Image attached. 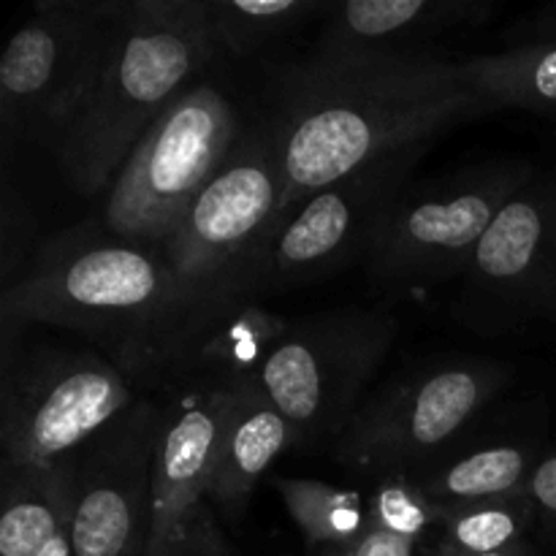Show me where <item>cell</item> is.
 Listing matches in <instances>:
<instances>
[{
  "label": "cell",
  "instance_id": "obj_1",
  "mask_svg": "<svg viewBox=\"0 0 556 556\" xmlns=\"http://www.w3.org/2000/svg\"><path fill=\"white\" fill-rule=\"evenodd\" d=\"M486 112L459 60L315 58L293 71L275 125L286 174V217L326 185L378 157L427 144L434 134ZM282 217V220H286Z\"/></svg>",
  "mask_w": 556,
  "mask_h": 556
},
{
  "label": "cell",
  "instance_id": "obj_2",
  "mask_svg": "<svg viewBox=\"0 0 556 556\" xmlns=\"http://www.w3.org/2000/svg\"><path fill=\"white\" fill-rule=\"evenodd\" d=\"M210 309L172 275L161 250L76 231L5 286L0 324L5 337L27 324L81 331L147 364L182 356Z\"/></svg>",
  "mask_w": 556,
  "mask_h": 556
},
{
  "label": "cell",
  "instance_id": "obj_3",
  "mask_svg": "<svg viewBox=\"0 0 556 556\" xmlns=\"http://www.w3.org/2000/svg\"><path fill=\"white\" fill-rule=\"evenodd\" d=\"M212 60L201 0L114 3L96 79L52 144L76 193L112 188L141 136Z\"/></svg>",
  "mask_w": 556,
  "mask_h": 556
},
{
  "label": "cell",
  "instance_id": "obj_4",
  "mask_svg": "<svg viewBox=\"0 0 556 556\" xmlns=\"http://www.w3.org/2000/svg\"><path fill=\"white\" fill-rule=\"evenodd\" d=\"M239 139L231 101L210 81H193L152 123L119 168L103 204L106 233L163 250Z\"/></svg>",
  "mask_w": 556,
  "mask_h": 556
},
{
  "label": "cell",
  "instance_id": "obj_5",
  "mask_svg": "<svg viewBox=\"0 0 556 556\" xmlns=\"http://www.w3.org/2000/svg\"><path fill=\"white\" fill-rule=\"evenodd\" d=\"M400 324L386 309H337L291 320L250 378L291 424L296 445L337 443Z\"/></svg>",
  "mask_w": 556,
  "mask_h": 556
},
{
  "label": "cell",
  "instance_id": "obj_6",
  "mask_svg": "<svg viewBox=\"0 0 556 556\" xmlns=\"http://www.w3.org/2000/svg\"><path fill=\"white\" fill-rule=\"evenodd\" d=\"M510 380L514 367L489 358L407 369L362 405L334 443V459L372 481L413 476L454 448Z\"/></svg>",
  "mask_w": 556,
  "mask_h": 556
},
{
  "label": "cell",
  "instance_id": "obj_7",
  "mask_svg": "<svg viewBox=\"0 0 556 556\" xmlns=\"http://www.w3.org/2000/svg\"><path fill=\"white\" fill-rule=\"evenodd\" d=\"M535 174L525 161H500L405 190L364 255L367 271L389 291L459 280L494 217Z\"/></svg>",
  "mask_w": 556,
  "mask_h": 556
},
{
  "label": "cell",
  "instance_id": "obj_8",
  "mask_svg": "<svg viewBox=\"0 0 556 556\" xmlns=\"http://www.w3.org/2000/svg\"><path fill=\"white\" fill-rule=\"evenodd\" d=\"M286 217V174L275 125L242 136L220 172L195 195L163 244L172 275L199 302L217 307L239 266Z\"/></svg>",
  "mask_w": 556,
  "mask_h": 556
},
{
  "label": "cell",
  "instance_id": "obj_9",
  "mask_svg": "<svg viewBox=\"0 0 556 556\" xmlns=\"http://www.w3.org/2000/svg\"><path fill=\"white\" fill-rule=\"evenodd\" d=\"M117 0H47L14 30L0 60L3 152L52 150L101 65Z\"/></svg>",
  "mask_w": 556,
  "mask_h": 556
},
{
  "label": "cell",
  "instance_id": "obj_10",
  "mask_svg": "<svg viewBox=\"0 0 556 556\" xmlns=\"http://www.w3.org/2000/svg\"><path fill=\"white\" fill-rule=\"evenodd\" d=\"M424 150L427 144L378 157L302 201L253 258L239 266L226 288V302H237L244 293L309 286L367 255Z\"/></svg>",
  "mask_w": 556,
  "mask_h": 556
},
{
  "label": "cell",
  "instance_id": "obj_11",
  "mask_svg": "<svg viewBox=\"0 0 556 556\" xmlns=\"http://www.w3.org/2000/svg\"><path fill=\"white\" fill-rule=\"evenodd\" d=\"M134 402L123 369L98 353L36 345L3 356V465H60Z\"/></svg>",
  "mask_w": 556,
  "mask_h": 556
},
{
  "label": "cell",
  "instance_id": "obj_12",
  "mask_svg": "<svg viewBox=\"0 0 556 556\" xmlns=\"http://www.w3.org/2000/svg\"><path fill=\"white\" fill-rule=\"evenodd\" d=\"M454 318L481 337L556 320V172H538L478 242Z\"/></svg>",
  "mask_w": 556,
  "mask_h": 556
},
{
  "label": "cell",
  "instance_id": "obj_13",
  "mask_svg": "<svg viewBox=\"0 0 556 556\" xmlns=\"http://www.w3.org/2000/svg\"><path fill=\"white\" fill-rule=\"evenodd\" d=\"M163 407L136 400L65 459L76 556H147Z\"/></svg>",
  "mask_w": 556,
  "mask_h": 556
},
{
  "label": "cell",
  "instance_id": "obj_14",
  "mask_svg": "<svg viewBox=\"0 0 556 556\" xmlns=\"http://www.w3.org/2000/svg\"><path fill=\"white\" fill-rule=\"evenodd\" d=\"M231 402V383L217 380L210 386H195L182 400L163 407L147 556L161 554L185 519L206 500Z\"/></svg>",
  "mask_w": 556,
  "mask_h": 556
},
{
  "label": "cell",
  "instance_id": "obj_15",
  "mask_svg": "<svg viewBox=\"0 0 556 556\" xmlns=\"http://www.w3.org/2000/svg\"><path fill=\"white\" fill-rule=\"evenodd\" d=\"M500 11L489 0H345L324 16L315 58L424 54L418 43L459 27H481Z\"/></svg>",
  "mask_w": 556,
  "mask_h": 556
},
{
  "label": "cell",
  "instance_id": "obj_16",
  "mask_svg": "<svg viewBox=\"0 0 556 556\" xmlns=\"http://www.w3.org/2000/svg\"><path fill=\"white\" fill-rule=\"evenodd\" d=\"M228 383L233 389V402L206 500L228 519H239L248 508L255 483L266 476L277 456L296 445V438L291 424L277 413L253 378H237Z\"/></svg>",
  "mask_w": 556,
  "mask_h": 556
},
{
  "label": "cell",
  "instance_id": "obj_17",
  "mask_svg": "<svg viewBox=\"0 0 556 556\" xmlns=\"http://www.w3.org/2000/svg\"><path fill=\"white\" fill-rule=\"evenodd\" d=\"M541 456L530 440H483L467 448L445 451L440 459L407 478L427 494L445 521L448 514L470 505L527 492Z\"/></svg>",
  "mask_w": 556,
  "mask_h": 556
},
{
  "label": "cell",
  "instance_id": "obj_18",
  "mask_svg": "<svg viewBox=\"0 0 556 556\" xmlns=\"http://www.w3.org/2000/svg\"><path fill=\"white\" fill-rule=\"evenodd\" d=\"M459 74L486 112L519 109L556 117V38L459 60Z\"/></svg>",
  "mask_w": 556,
  "mask_h": 556
},
{
  "label": "cell",
  "instance_id": "obj_19",
  "mask_svg": "<svg viewBox=\"0 0 556 556\" xmlns=\"http://www.w3.org/2000/svg\"><path fill=\"white\" fill-rule=\"evenodd\" d=\"M0 503V556H38L63 527L71 525L68 465H3Z\"/></svg>",
  "mask_w": 556,
  "mask_h": 556
},
{
  "label": "cell",
  "instance_id": "obj_20",
  "mask_svg": "<svg viewBox=\"0 0 556 556\" xmlns=\"http://www.w3.org/2000/svg\"><path fill=\"white\" fill-rule=\"evenodd\" d=\"M320 0H201L206 30L223 54H248L329 14Z\"/></svg>",
  "mask_w": 556,
  "mask_h": 556
},
{
  "label": "cell",
  "instance_id": "obj_21",
  "mask_svg": "<svg viewBox=\"0 0 556 556\" xmlns=\"http://www.w3.org/2000/svg\"><path fill=\"white\" fill-rule=\"evenodd\" d=\"M275 486L313 554L348 546L372 527L367 497L358 492L313 478H277Z\"/></svg>",
  "mask_w": 556,
  "mask_h": 556
},
{
  "label": "cell",
  "instance_id": "obj_22",
  "mask_svg": "<svg viewBox=\"0 0 556 556\" xmlns=\"http://www.w3.org/2000/svg\"><path fill=\"white\" fill-rule=\"evenodd\" d=\"M532 525H538V516L530 500V489H527L514 497L489 500V503L470 505V508L445 516L438 548L454 556L505 552V548L525 543Z\"/></svg>",
  "mask_w": 556,
  "mask_h": 556
},
{
  "label": "cell",
  "instance_id": "obj_23",
  "mask_svg": "<svg viewBox=\"0 0 556 556\" xmlns=\"http://www.w3.org/2000/svg\"><path fill=\"white\" fill-rule=\"evenodd\" d=\"M375 483H378V489H375L372 497H367L372 527L410 538L416 543L421 541L427 530L443 527L440 510L429 503L427 494L410 478H383V481Z\"/></svg>",
  "mask_w": 556,
  "mask_h": 556
},
{
  "label": "cell",
  "instance_id": "obj_24",
  "mask_svg": "<svg viewBox=\"0 0 556 556\" xmlns=\"http://www.w3.org/2000/svg\"><path fill=\"white\" fill-rule=\"evenodd\" d=\"M157 556H231L228 554L226 538H223L220 527H217L215 514H212L210 500H204L185 519L177 535L163 546V552Z\"/></svg>",
  "mask_w": 556,
  "mask_h": 556
},
{
  "label": "cell",
  "instance_id": "obj_25",
  "mask_svg": "<svg viewBox=\"0 0 556 556\" xmlns=\"http://www.w3.org/2000/svg\"><path fill=\"white\" fill-rule=\"evenodd\" d=\"M530 500L535 505L538 525L556 541V448L543 454L532 470Z\"/></svg>",
  "mask_w": 556,
  "mask_h": 556
},
{
  "label": "cell",
  "instance_id": "obj_26",
  "mask_svg": "<svg viewBox=\"0 0 556 556\" xmlns=\"http://www.w3.org/2000/svg\"><path fill=\"white\" fill-rule=\"evenodd\" d=\"M416 541L410 538L394 535L380 527H369L358 541L348 543V546L326 548V552H315L313 556H413L416 554Z\"/></svg>",
  "mask_w": 556,
  "mask_h": 556
},
{
  "label": "cell",
  "instance_id": "obj_27",
  "mask_svg": "<svg viewBox=\"0 0 556 556\" xmlns=\"http://www.w3.org/2000/svg\"><path fill=\"white\" fill-rule=\"evenodd\" d=\"M527 30L532 33V38H527V41H538V38H556V5H548V9L538 11L535 20L527 25Z\"/></svg>",
  "mask_w": 556,
  "mask_h": 556
},
{
  "label": "cell",
  "instance_id": "obj_28",
  "mask_svg": "<svg viewBox=\"0 0 556 556\" xmlns=\"http://www.w3.org/2000/svg\"><path fill=\"white\" fill-rule=\"evenodd\" d=\"M438 554L440 556H454V554H448V552H443V548H438ZM481 556H538L535 554V548L530 546V543H519V546H510V548H505V552H494V554H481Z\"/></svg>",
  "mask_w": 556,
  "mask_h": 556
},
{
  "label": "cell",
  "instance_id": "obj_29",
  "mask_svg": "<svg viewBox=\"0 0 556 556\" xmlns=\"http://www.w3.org/2000/svg\"><path fill=\"white\" fill-rule=\"evenodd\" d=\"M432 556H440V554H438V548H434V554H432Z\"/></svg>",
  "mask_w": 556,
  "mask_h": 556
}]
</instances>
